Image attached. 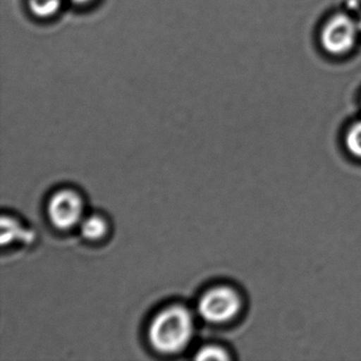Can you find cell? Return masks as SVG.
Segmentation results:
<instances>
[{
    "instance_id": "obj_1",
    "label": "cell",
    "mask_w": 361,
    "mask_h": 361,
    "mask_svg": "<svg viewBox=\"0 0 361 361\" xmlns=\"http://www.w3.org/2000/svg\"><path fill=\"white\" fill-rule=\"evenodd\" d=\"M194 334L193 316L180 305L171 307L156 314L149 329V339L158 352L175 354L187 348Z\"/></svg>"
},
{
    "instance_id": "obj_10",
    "label": "cell",
    "mask_w": 361,
    "mask_h": 361,
    "mask_svg": "<svg viewBox=\"0 0 361 361\" xmlns=\"http://www.w3.org/2000/svg\"><path fill=\"white\" fill-rule=\"evenodd\" d=\"M75 3H80V4H83V3H87V1H90V0H75Z\"/></svg>"
},
{
    "instance_id": "obj_4",
    "label": "cell",
    "mask_w": 361,
    "mask_h": 361,
    "mask_svg": "<svg viewBox=\"0 0 361 361\" xmlns=\"http://www.w3.org/2000/svg\"><path fill=\"white\" fill-rule=\"evenodd\" d=\"M358 32L354 20L345 16H336L325 25L321 43L329 54H343L354 46Z\"/></svg>"
},
{
    "instance_id": "obj_2",
    "label": "cell",
    "mask_w": 361,
    "mask_h": 361,
    "mask_svg": "<svg viewBox=\"0 0 361 361\" xmlns=\"http://www.w3.org/2000/svg\"><path fill=\"white\" fill-rule=\"evenodd\" d=\"M240 307V297L233 289L215 287L202 295L198 303V312L209 322L223 323L231 320Z\"/></svg>"
},
{
    "instance_id": "obj_3",
    "label": "cell",
    "mask_w": 361,
    "mask_h": 361,
    "mask_svg": "<svg viewBox=\"0 0 361 361\" xmlns=\"http://www.w3.org/2000/svg\"><path fill=\"white\" fill-rule=\"evenodd\" d=\"M83 212L82 198L71 190L56 192L48 204L50 221L59 229H71L81 223Z\"/></svg>"
},
{
    "instance_id": "obj_5",
    "label": "cell",
    "mask_w": 361,
    "mask_h": 361,
    "mask_svg": "<svg viewBox=\"0 0 361 361\" xmlns=\"http://www.w3.org/2000/svg\"><path fill=\"white\" fill-rule=\"evenodd\" d=\"M82 235L87 240H99L103 238L107 231V224L104 219L99 215H90L84 217L80 223Z\"/></svg>"
},
{
    "instance_id": "obj_7",
    "label": "cell",
    "mask_w": 361,
    "mask_h": 361,
    "mask_svg": "<svg viewBox=\"0 0 361 361\" xmlns=\"http://www.w3.org/2000/svg\"><path fill=\"white\" fill-rule=\"evenodd\" d=\"M197 360H227L229 358L223 348L215 345L202 346L194 356Z\"/></svg>"
},
{
    "instance_id": "obj_9",
    "label": "cell",
    "mask_w": 361,
    "mask_h": 361,
    "mask_svg": "<svg viewBox=\"0 0 361 361\" xmlns=\"http://www.w3.org/2000/svg\"><path fill=\"white\" fill-rule=\"evenodd\" d=\"M357 24V28H358L359 32L361 33V16L360 18H359V20L356 22Z\"/></svg>"
},
{
    "instance_id": "obj_8",
    "label": "cell",
    "mask_w": 361,
    "mask_h": 361,
    "mask_svg": "<svg viewBox=\"0 0 361 361\" xmlns=\"http://www.w3.org/2000/svg\"><path fill=\"white\" fill-rule=\"evenodd\" d=\"M346 145L353 155L361 158V121L350 128L346 137Z\"/></svg>"
},
{
    "instance_id": "obj_6",
    "label": "cell",
    "mask_w": 361,
    "mask_h": 361,
    "mask_svg": "<svg viewBox=\"0 0 361 361\" xmlns=\"http://www.w3.org/2000/svg\"><path fill=\"white\" fill-rule=\"evenodd\" d=\"M30 234L25 233L16 221L4 216L1 219V244L6 245L16 240H30Z\"/></svg>"
}]
</instances>
